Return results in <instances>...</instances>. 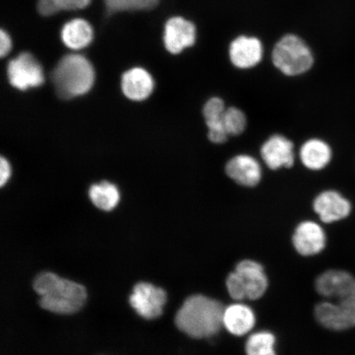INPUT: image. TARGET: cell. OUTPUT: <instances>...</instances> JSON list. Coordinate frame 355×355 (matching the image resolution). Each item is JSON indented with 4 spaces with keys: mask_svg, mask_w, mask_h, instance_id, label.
Instances as JSON below:
<instances>
[{
    "mask_svg": "<svg viewBox=\"0 0 355 355\" xmlns=\"http://www.w3.org/2000/svg\"><path fill=\"white\" fill-rule=\"evenodd\" d=\"M224 311L219 301L201 295L190 296L178 311L175 325L193 338H208L220 331Z\"/></svg>",
    "mask_w": 355,
    "mask_h": 355,
    "instance_id": "obj_1",
    "label": "cell"
},
{
    "mask_svg": "<svg viewBox=\"0 0 355 355\" xmlns=\"http://www.w3.org/2000/svg\"><path fill=\"white\" fill-rule=\"evenodd\" d=\"M33 288L41 297L40 306L57 314L76 313L87 300L85 287L52 272L40 273L34 279Z\"/></svg>",
    "mask_w": 355,
    "mask_h": 355,
    "instance_id": "obj_2",
    "label": "cell"
},
{
    "mask_svg": "<svg viewBox=\"0 0 355 355\" xmlns=\"http://www.w3.org/2000/svg\"><path fill=\"white\" fill-rule=\"evenodd\" d=\"M55 92L62 99H72L86 94L95 81V71L87 58L69 55L62 58L52 72Z\"/></svg>",
    "mask_w": 355,
    "mask_h": 355,
    "instance_id": "obj_3",
    "label": "cell"
},
{
    "mask_svg": "<svg viewBox=\"0 0 355 355\" xmlns=\"http://www.w3.org/2000/svg\"><path fill=\"white\" fill-rule=\"evenodd\" d=\"M272 63L286 76L296 77L312 68L314 58L303 40L295 35H286L273 49Z\"/></svg>",
    "mask_w": 355,
    "mask_h": 355,
    "instance_id": "obj_4",
    "label": "cell"
},
{
    "mask_svg": "<svg viewBox=\"0 0 355 355\" xmlns=\"http://www.w3.org/2000/svg\"><path fill=\"white\" fill-rule=\"evenodd\" d=\"M315 317L327 329H350L355 327V299L322 302L315 308Z\"/></svg>",
    "mask_w": 355,
    "mask_h": 355,
    "instance_id": "obj_5",
    "label": "cell"
},
{
    "mask_svg": "<svg viewBox=\"0 0 355 355\" xmlns=\"http://www.w3.org/2000/svg\"><path fill=\"white\" fill-rule=\"evenodd\" d=\"M8 77L13 87L21 91L42 85L43 69L37 59L30 53H21L8 65Z\"/></svg>",
    "mask_w": 355,
    "mask_h": 355,
    "instance_id": "obj_6",
    "label": "cell"
},
{
    "mask_svg": "<svg viewBox=\"0 0 355 355\" xmlns=\"http://www.w3.org/2000/svg\"><path fill=\"white\" fill-rule=\"evenodd\" d=\"M166 298L163 288L155 287L153 284L140 282L133 287L130 303L141 318L153 320L162 314Z\"/></svg>",
    "mask_w": 355,
    "mask_h": 355,
    "instance_id": "obj_7",
    "label": "cell"
},
{
    "mask_svg": "<svg viewBox=\"0 0 355 355\" xmlns=\"http://www.w3.org/2000/svg\"><path fill=\"white\" fill-rule=\"evenodd\" d=\"M318 294L327 299H355V278L345 270H327L315 283Z\"/></svg>",
    "mask_w": 355,
    "mask_h": 355,
    "instance_id": "obj_8",
    "label": "cell"
},
{
    "mask_svg": "<svg viewBox=\"0 0 355 355\" xmlns=\"http://www.w3.org/2000/svg\"><path fill=\"white\" fill-rule=\"evenodd\" d=\"M261 159L270 170L290 168L295 165V146L286 137L281 135L270 136L261 145Z\"/></svg>",
    "mask_w": 355,
    "mask_h": 355,
    "instance_id": "obj_9",
    "label": "cell"
},
{
    "mask_svg": "<svg viewBox=\"0 0 355 355\" xmlns=\"http://www.w3.org/2000/svg\"><path fill=\"white\" fill-rule=\"evenodd\" d=\"M196 39V26L193 22L181 17H171L166 21L164 43L171 54H180L185 49L193 46Z\"/></svg>",
    "mask_w": 355,
    "mask_h": 355,
    "instance_id": "obj_10",
    "label": "cell"
},
{
    "mask_svg": "<svg viewBox=\"0 0 355 355\" xmlns=\"http://www.w3.org/2000/svg\"><path fill=\"white\" fill-rule=\"evenodd\" d=\"M225 171L230 180L246 188L256 187L263 178V171L259 161L247 154H239L230 159Z\"/></svg>",
    "mask_w": 355,
    "mask_h": 355,
    "instance_id": "obj_11",
    "label": "cell"
},
{
    "mask_svg": "<svg viewBox=\"0 0 355 355\" xmlns=\"http://www.w3.org/2000/svg\"><path fill=\"white\" fill-rule=\"evenodd\" d=\"M229 55L230 61L237 69H250L263 60V44L256 37L242 35L230 44Z\"/></svg>",
    "mask_w": 355,
    "mask_h": 355,
    "instance_id": "obj_12",
    "label": "cell"
},
{
    "mask_svg": "<svg viewBox=\"0 0 355 355\" xmlns=\"http://www.w3.org/2000/svg\"><path fill=\"white\" fill-rule=\"evenodd\" d=\"M313 206L314 211L324 223L343 220L352 211V205L348 200L333 190L325 191L318 195Z\"/></svg>",
    "mask_w": 355,
    "mask_h": 355,
    "instance_id": "obj_13",
    "label": "cell"
},
{
    "mask_svg": "<svg viewBox=\"0 0 355 355\" xmlns=\"http://www.w3.org/2000/svg\"><path fill=\"white\" fill-rule=\"evenodd\" d=\"M293 244L301 255H316L325 248L326 234L316 222L304 221L295 229L293 235Z\"/></svg>",
    "mask_w": 355,
    "mask_h": 355,
    "instance_id": "obj_14",
    "label": "cell"
},
{
    "mask_svg": "<svg viewBox=\"0 0 355 355\" xmlns=\"http://www.w3.org/2000/svg\"><path fill=\"white\" fill-rule=\"evenodd\" d=\"M235 272L241 277L246 292V298L256 300L263 297L268 287V279L263 266L252 260L239 263Z\"/></svg>",
    "mask_w": 355,
    "mask_h": 355,
    "instance_id": "obj_15",
    "label": "cell"
},
{
    "mask_svg": "<svg viewBox=\"0 0 355 355\" xmlns=\"http://www.w3.org/2000/svg\"><path fill=\"white\" fill-rule=\"evenodd\" d=\"M154 80L148 71L133 68L124 73L121 88L124 96L132 101H140L148 98L154 89Z\"/></svg>",
    "mask_w": 355,
    "mask_h": 355,
    "instance_id": "obj_16",
    "label": "cell"
},
{
    "mask_svg": "<svg viewBox=\"0 0 355 355\" xmlns=\"http://www.w3.org/2000/svg\"><path fill=\"white\" fill-rule=\"evenodd\" d=\"M255 322L254 311L245 304H234L225 309L223 326L232 335L248 334L255 326Z\"/></svg>",
    "mask_w": 355,
    "mask_h": 355,
    "instance_id": "obj_17",
    "label": "cell"
},
{
    "mask_svg": "<svg viewBox=\"0 0 355 355\" xmlns=\"http://www.w3.org/2000/svg\"><path fill=\"white\" fill-rule=\"evenodd\" d=\"M300 159L308 170L318 171L330 163L331 150L325 141L318 139H311L301 146Z\"/></svg>",
    "mask_w": 355,
    "mask_h": 355,
    "instance_id": "obj_18",
    "label": "cell"
},
{
    "mask_svg": "<svg viewBox=\"0 0 355 355\" xmlns=\"http://www.w3.org/2000/svg\"><path fill=\"white\" fill-rule=\"evenodd\" d=\"M61 38L67 47L74 51L82 50L92 43L93 30L87 21L73 19L63 26Z\"/></svg>",
    "mask_w": 355,
    "mask_h": 355,
    "instance_id": "obj_19",
    "label": "cell"
},
{
    "mask_svg": "<svg viewBox=\"0 0 355 355\" xmlns=\"http://www.w3.org/2000/svg\"><path fill=\"white\" fill-rule=\"evenodd\" d=\"M89 197L97 208L106 211L113 210L121 199L116 186L109 182L92 185L89 190Z\"/></svg>",
    "mask_w": 355,
    "mask_h": 355,
    "instance_id": "obj_20",
    "label": "cell"
},
{
    "mask_svg": "<svg viewBox=\"0 0 355 355\" xmlns=\"http://www.w3.org/2000/svg\"><path fill=\"white\" fill-rule=\"evenodd\" d=\"M92 0H38L37 10L42 16L50 17L62 11L82 10Z\"/></svg>",
    "mask_w": 355,
    "mask_h": 355,
    "instance_id": "obj_21",
    "label": "cell"
},
{
    "mask_svg": "<svg viewBox=\"0 0 355 355\" xmlns=\"http://www.w3.org/2000/svg\"><path fill=\"white\" fill-rule=\"evenodd\" d=\"M276 338L269 331H259L248 337L245 345L247 355H277L274 346Z\"/></svg>",
    "mask_w": 355,
    "mask_h": 355,
    "instance_id": "obj_22",
    "label": "cell"
},
{
    "mask_svg": "<svg viewBox=\"0 0 355 355\" xmlns=\"http://www.w3.org/2000/svg\"><path fill=\"white\" fill-rule=\"evenodd\" d=\"M109 13L153 10L159 0H104Z\"/></svg>",
    "mask_w": 355,
    "mask_h": 355,
    "instance_id": "obj_23",
    "label": "cell"
},
{
    "mask_svg": "<svg viewBox=\"0 0 355 355\" xmlns=\"http://www.w3.org/2000/svg\"><path fill=\"white\" fill-rule=\"evenodd\" d=\"M225 110V102L220 97H211L207 101L203 106L202 114L207 128L224 127L223 116Z\"/></svg>",
    "mask_w": 355,
    "mask_h": 355,
    "instance_id": "obj_24",
    "label": "cell"
},
{
    "mask_svg": "<svg viewBox=\"0 0 355 355\" xmlns=\"http://www.w3.org/2000/svg\"><path fill=\"white\" fill-rule=\"evenodd\" d=\"M223 125L229 136L241 135L246 130V115L243 110L234 106L226 108L223 116Z\"/></svg>",
    "mask_w": 355,
    "mask_h": 355,
    "instance_id": "obj_25",
    "label": "cell"
},
{
    "mask_svg": "<svg viewBox=\"0 0 355 355\" xmlns=\"http://www.w3.org/2000/svg\"><path fill=\"white\" fill-rule=\"evenodd\" d=\"M226 287H227L229 294L233 300L239 301L247 299L242 279L235 270L230 273L226 279Z\"/></svg>",
    "mask_w": 355,
    "mask_h": 355,
    "instance_id": "obj_26",
    "label": "cell"
},
{
    "mask_svg": "<svg viewBox=\"0 0 355 355\" xmlns=\"http://www.w3.org/2000/svg\"><path fill=\"white\" fill-rule=\"evenodd\" d=\"M12 49V41L10 35L3 30L0 32V55L6 56Z\"/></svg>",
    "mask_w": 355,
    "mask_h": 355,
    "instance_id": "obj_27",
    "label": "cell"
},
{
    "mask_svg": "<svg viewBox=\"0 0 355 355\" xmlns=\"http://www.w3.org/2000/svg\"><path fill=\"white\" fill-rule=\"evenodd\" d=\"M11 175V167L10 163L4 157H1L0 162V185L3 187L6 185Z\"/></svg>",
    "mask_w": 355,
    "mask_h": 355,
    "instance_id": "obj_28",
    "label": "cell"
}]
</instances>
